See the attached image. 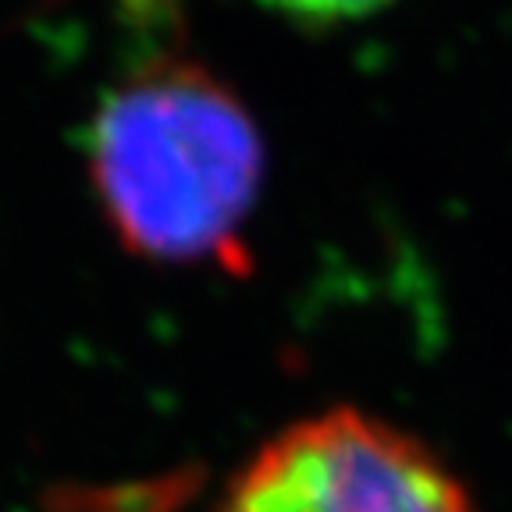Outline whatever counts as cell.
<instances>
[{"instance_id":"2","label":"cell","mask_w":512,"mask_h":512,"mask_svg":"<svg viewBox=\"0 0 512 512\" xmlns=\"http://www.w3.org/2000/svg\"><path fill=\"white\" fill-rule=\"evenodd\" d=\"M214 512H477L416 434L356 406L281 427L239 466Z\"/></svg>"},{"instance_id":"3","label":"cell","mask_w":512,"mask_h":512,"mask_svg":"<svg viewBox=\"0 0 512 512\" xmlns=\"http://www.w3.org/2000/svg\"><path fill=\"white\" fill-rule=\"evenodd\" d=\"M264 4H274L296 18H310V22H338V18L367 15L381 8L384 0H264Z\"/></svg>"},{"instance_id":"1","label":"cell","mask_w":512,"mask_h":512,"mask_svg":"<svg viewBox=\"0 0 512 512\" xmlns=\"http://www.w3.org/2000/svg\"><path fill=\"white\" fill-rule=\"evenodd\" d=\"M89 182L132 256L249 267L242 228L264 182V139L203 64H146L104 96L89 125Z\"/></svg>"}]
</instances>
